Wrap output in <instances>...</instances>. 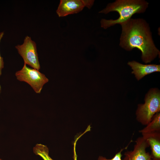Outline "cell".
I'll use <instances>...</instances> for the list:
<instances>
[{
	"label": "cell",
	"instance_id": "obj_1",
	"mask_svg": "<svg viewBox=\"0 0 160 160\" xmlns=\"http://www.w3.org/2000/svg\"><path fill=\"white\" fill-rule=\"evenodd\" d=\"M121 25L120 47L127 51L134 48L139 49L141 52L142 60L146 63L160 56V51L154 43L149 25L145 20L131 18Z\"/></svg>",
	"mask_w": 160,
	"mask_h": 160
},
{
	"label": "cell",
	"instance_id": "obj_2",
	"mask_svg": "<svg viewBox=\"0 0 160 160\" xmlns=\"http://www.w3.org/2000/svg\"><path fill=\"white\" fill-rule=\"evenodd\" d=\"M148 4L149 3L144 0H116L109 3L99 13L107 14L115 11L119 13V17L116 20L102 19L101 26L106 29L116 24L121 25L131 19L133 15L144 13Z\"/></svg>",
	"mask_w": 160,
	"mask_h": 160
},
{
	"label": "cell",
	"instance_id": "obj_3",
	"mask_svg": "<svg viewBox=\"0 0 160 160\" xmlns=\"http://www.w3.org/2000/svg\"><path fill=\"white\" fill-rule=\"evenodd\" d=\"M160 111L159 90L156 88L151 89L145 96L144 103L138 105L136 112L137 120L142 125L146 126Z\"/></svg>",
	"mask_w": 160,
	"mask_h": 160
},
{
	"label": "cell",
	"instance_id": "obj_4",
	"mask_svg": "<svg viewBox=\"0 0 160 160\" xmlns=\"http://www.w3.org/2000/svg\"><path fill=\"white\" fill-rule=\"evenodd\" d=\"M15 76L17 79L29 84L37 93H40L43 86L49 79L39 70L30 68L24 63L22 68L16 72Z\"/></svg>",
	"mask_w": 160,
	"mask_h": 160
},
{
	"label": "cell",
	"instance_id": "obj_5",
	"mask_svg": "<svg viewBox=\"0 0 160 160\" xmlns=\"http://www.w3.org/2000/svg\"><path fill=\"white\" fill-rule=\"evenodd\" d=\"M15 47L25 64L38 70L40 69L36 44L30 37H25L23 43L16 46Z\"/></svg>",
	"mask_w": 160,
	"mask_h": 160
},
{
	"label": "cell",
	"instance_id": "obj_6",
	"mask_svg": "<svg viewBox=\"0 0 160 160\" xmlns=\"http://www.w3.org/2000/svg\"><path fill=\"white\" fill-rule=\"evenodd\" d=\"M94 0H61L56 12L60 17L77 13L85 7L90 9L94 4Z\"/></svg>",
	"mask_w": 160,
	"mask_h": 160
},
{
	"label": "cell",
	"instance_id": "obj_7",
	"mask_svg": "<svg viewBox=\"0 0 160 160\" xmlns=\"http://www.w3.org/2000/svg\"><path fill=\"white\" fill-rule=\"evenodd\" d=\"M135 143L132 150L124 153L123 160H150L152 158L151 154L146 151L149 145L142 136L137 138Z\"/></svg>",
	"mask_w": 160,
	"mask_h": 160
},
{
	"label": "cell",
	"instance_id": "obj_8",
	"mask_svg": "<svg viewBox=\"0 0 160 160\" xmlns=\"http://www.w3.org/2000/svg\"><path fill=\"white\" fill-rule=\"evenodd\" d=\"M128 65L130 66L137 79L139 80L145 76L156 72H160V65L154 64L144 65L135 61H129Z\"/></svg>",
	"mask_w": 160,
	"mask_h": 160
},
{
	"label": "cell",
	"instance_id": "obj_9",
	"mask_svg": "<svg viewBox=\"0 0 160 160\" xmlns=\"http://www.w3.org/2000/svg\"><path fill=\"white\" fill-rule=\"evenodd\" d=\"M150 147L152 158L160 160V132L142 135Z\"/></svg>",
	"mask_w": 160,
	"mask_h": 160
},
{
	"label": "cell",
	"instance_id": "obj_10",
	"mask_svg": "<svg viewBox=\"0 0 160 160\" xmlns=\"http://www.w3.org/2000/svg\"><path fill=\"white\" fill-rule=\"evenodd\" d=\"M142 135L155 132H160V113L158 112L153 116L151 121L146 126L139 131Z\"/></svg>",
	"mask_w": 160,
	"mask_h": 160
},
{
	"label": "cell",
	"instance_id": "obj_11",
	"mask_svg": "<svg viewBox=\"0 0 160 160\" xmlns=\"http://www.w3.org/2000/svg\"><path fill=\"white\" fill-rule=\"evenodd\" d=\"M33 151L35 154L40 156L44 160H54L49 156L48 148L45 145L37 144L34 147Z\"/></svg>",
	"mask_w": 160,
	"mask_h": 160
},
{
	"label": "cell",
	"instance_id": "obj_12",
	"mask_svg": "<svg viewBox=\"0 0 160 160\" xmlns=\"http://www.w3.org/2000/svg\"><path fill=\"white\" fill-rule=\"evenodd\" d=\"M128 146L127 145L124 148L121 149L120 151L116 153L114 156L111 159H108L102 156H100L98 159V160H123L122 159V152L124 149L126 148Z\"/></svg>",
	"mask_w": 160,
	"mask_h": 160
},
{
	"label": "cell",
	"instance_id": "obj_13",
	"mask_svg": "<svg viewBox=\"0 0 160 160\" xmlns=\"http://www.w3.org/2000/svg\"><path fill=\"white\" fill-rule=\"evenodd\" d=\"M4 35V32H0V42ZM4 67V62L3 58L1 56L0 54V76L1 74V71ZM0 89H1V87L0 85Z\"/></svg>",
	"mask_w": 160,
	"mask_h": 160
},
{
	"label": "cell",
	"instance_id": "obj_14",
	"mask_svg": "<svg viewBox=\"0 0 160 160\" xmlns=\"http://www.w3.org/2000/svg\"><path fill=\"white\" fill-rule=\"evenodd\" d=\"M83 135V134H82L78 137L75 139V141L73 144V158L74 160H77V155L76 152V143L78 140Z\"/></svg>",
	"mask_w": 160,
	"mask_h": 160
},
{
	"label": "cell",
	"instance_id": "obj_15",
	"mask_svg": "<svg viewBox=\"0 0 160 160\" xmlns=\"http://www.w3.org/2000/svg\"><path fill=\"white\" fill-rule=\"evenodd\" d=\"M150 160H158L155 159L151 158Z\"/></svg>",
	"mask_w": 160,
	"mask_h": 160
},
{
	"label": "cell",
	"instance_id": "obj_16",
	"mask_svg": "<svg viewBox=\"0 0 160 160\" xmlns=\"http://www.w3.org/2000/svg\"><path fill=\"white\" fill-rule=\"evenodd\" d=\"M1 90V89H0V92Z\"/></svg>",
	"mask_w": 160,
	"mask_h": 160
},
{
	"label": "cell",
	"instance_id": "obj_17",
	"mask_svg": "<svg viewBox=\"0 0 160 160\" xmlns=\"http://www.w3.org/2000/svg\"><path fill=\"white\" fill-rule=\"evenodd\" d=\"M0 160H2L1 159H0Z\"/></svg>",
	"mask_w": 160,
	"mask_h": 160
}]
</instances>
